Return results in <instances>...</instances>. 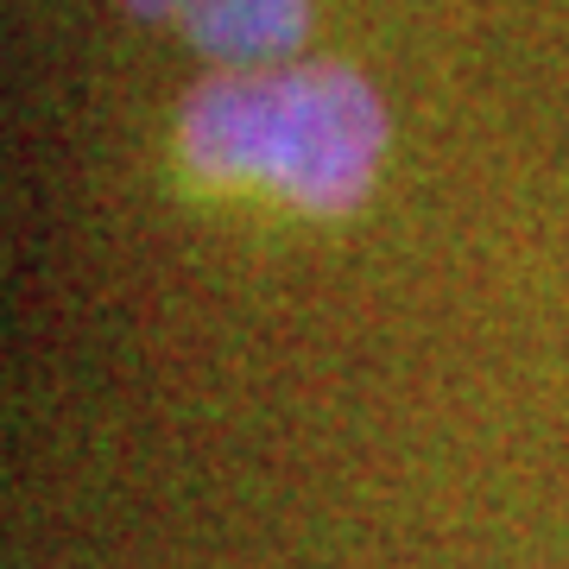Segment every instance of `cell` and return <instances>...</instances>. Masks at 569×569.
I'll return each mask as SVG.
<instances>
[{"label": "cell", "mask_w": 569, "mask_h": 569, "mask_svg": "<svg viewBox=\"0 0 569 569\" xmlns=\"http://www.w3.org/2000/svg\"><path fill=\"white\" fill-rule=\"evenodd\" d=\"M127 7H140V13H183V0H127Z\"/></svg>", "instance_id": "3"}, {"label": "cell", "mask_w": 569, "mask_h": 569, "mask_svg": "<svg viewBox=\"0 0 569 569\" xmlns=\"http://www.w3.org/2000/svg\"><path fill=\"white\" fill-rule=\"evenodd\" d=\"M305 13L310 0H183L178 20L203 58L228 63V77H247L298 51Z\"/></svg>", "instance_id": "2"}, {"label": "cell", "mask_w": 569, "mask_h": 569, "mask_svg": "<svg viewBox=\"0 0 569 569\" xmlns=\"http://www.w3.org/2000/svg\"><path fill=\"white\" fill-rule=\"evenodd\" d=\"M380 96L336 63L216 77L183 108V152L197 171L279 183L305 209L361 203L380 171Z\"/></svg>", "instance_id": "1"}]
</instances>
